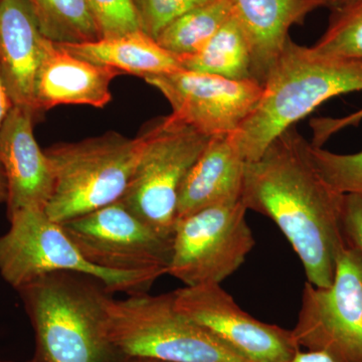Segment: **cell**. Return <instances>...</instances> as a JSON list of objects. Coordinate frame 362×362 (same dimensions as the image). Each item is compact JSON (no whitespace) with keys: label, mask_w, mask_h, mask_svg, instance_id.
I'll return each mask as SVG.
<instances>
[{"label":"cell","mask_w":362,"mask_h":362,"mask_svg":"<svg viewBox=\"0 0 362 362\" xmlns=\"http://www.w3.org/2000/svg\"><path fill=\"white\" fill-rule=\"evenodd\" d=\"M120 71L73 56L47 40L35 86L37 116L59 105L104 108L112 100L110 85Z\"/></svg>","instance_id":"5bb4252c"},{"label":"cell","mask_w":362,"mask_h":362,"mask_svg":"<svg viewBox=\"0 0 362 362\" xmlns=\"http://www.w3.org/2000/svg\"><path fill=\"white\" fill-rule=\"evenodd\" d=\"M310 153L317 170L333 189L341 194H362V149L337 154L311 144Z\"/></svg>","instance_id":"603a6c76"},{"label":"cell","mask_w":362,"mask_h":362,"mask_svg":"<svg viewBox=\"0 0 362 362\" xmlns=\"http://www.w3.org/2000/svg\"><path fill=\"white\" fill-rule=\"evenodd\" d=\"M291 331L300 349L335 362H362V258L356 249L347 245L340 252L329 287L305 282Z\"/></svg>","instance_id":"9c48e42d"},{"label":"cell","mask_w":362,"mask_h":362,"mask_svg":"<svg viewBox=\"0 0 362 362\" xmlns=\"http://www.w3.org/2000/svg\"><path fill=\"white\" fill-rule=\"evenodd\" d=\"M35 334L37 362H126L107 330L112 294L101 281L54 272L18 290Z\"/></svg>","instance_id":"3957f363"},{"label":"cell","mask_w":362,"mask_h":362,"mask_svg":"<svg viewBox=\"0 0 362 362\" xmlns=\"http://www.w3.org/2000/svg\"><path fill=\"white\" fill-rule=\"evenodd\" d=\"M213 0H132L140 30L153 40L185 13Z\"/></svg>","instance_id":"cb8c5ba5"},{"label":"cell","mask_w":362,"mask_h":362,"mask_svg":"<svg viewBox=\"0 0 362 362\" xmlns=\"http://www.w3.org/2000/svg\"><path fill=\"white\" fill-rule=\"evenodd\" d=\"M58 45L77 58L143 78L182 70L178 57L141 30L95 42Z\"/></svg>","instance_id":"ac0fdd59"},{"label":"cell","mask_w":362,"mask_h":362,"mask_svg":"<svg viewBox=\"0 0 362 362\" xmlns=\"http://www.w3.org/2000/svg\"><path fill=\"white\" fill-rule=\"evenodd\" d=\"M47 37L26 0L0 1V69L14 106L35 111V86Z\"/></svg>","instance_id":"9a60e30c"},{"label":"cell","mask_w":362,"mask_h":362,"mask_svg":"<svg viewBox=\"0 0 362 362\" xmlns=\"http://www.w3.org/2000/svg\"><path fill=\"white\" fill-rule=\"evenodd\" d=\"M290 362H335L329 356L316 351H302L301 349L295 354Z\"/></svg>","instance_id":"f1b7e54d"},{"label":"cell","mask_w":362,"mask_h":362,"mask_svg":"<svg viewBox=\"0 0 362 362\" xmlns=\"http://www.w3.org/2000/svg\"><path fill=\"white\" fill-rule=\"evenodd\" d=\"M361 121L362 109L349 116L342 117V118L321 117V118L312 119L310 127L313 136H312V142L310 143L313 146L322 147L324 143L329 140L333 135L349 126H357Z\"/></svg>","instance_id":"4316f807"},{"label":"cell","mask_w":362,"mask_h":362,"mask_svg":"<svg viewBox=\"0 0 362 362\" xmlns=\"http://www.w3.org/2000/svg\"><path fill=\"white\" fill-rule=\"evenodd\" d=\"M175 308L251 362H290L300 350L291 330L243 310L221 284L173 292Z\"/></svg>","instance_id":"7c38bea8"},{"label":"cell","mask_w":362,"mask_h":362,"mask_svg":"<svg viewBox=\"0 0 362 362\" xmlns=\"http://www.w3.org/2000/svg\"><path fill=\"white\" fill-rule=\"evenodd\" d=\"M242 197L178 218L168 275L185 287L221 284L256 244Z\"/></svg>","instance_id":"ba28073f"},{"label":"cell","mask_w":362,"mask_h":362,"mask_svg":"<svg viewBox=\"0 0 362 362\" xmlns=\"http://www.w3.org/2000/svg\"><path fill=\"white\" fill-rule=\"evenodd\" d=\"M145 141V130L135 138L109 131L45 150L54 175V192L45 214L64 223L121 201Z\"/></svg>","instance_id":"277c9868"},{"label":"cell","mask_w":362,"mask_h":362,"mask_svg":"<svg viewBox=\"0 0 362 362\" xmlns=\"http://www.w3.org/2000/svg\"><path fill=\"white\" fill-rule=\"evenodd\" d=\"M0 1H1V0H0Z\"/></svg>","instance_id":"e575fe53"},{"label":"cell","mask_w":362,"mask_h":362,"mask_svg":"<svg viewBox=\"0 0 362 362\" xmlns=\"http://www.w3.org/2000/svg\"><path fill=\"white\" fill-rule=\"evenodd\" d=\"M7 199V182L6 173H4V168H2L1 162H0V204L6 202Z\"/></svg>","instance_id":"f546056e"},{"label":"cell","mask_w":362,"mask_h":362,"mask_svg":"<svg viewBox=\"0 0 362 362\" xmlns=\"http://www.w3.org/2000/svg\"><path fill=\"white\" fill-rule=\"evenodd\" d=\"M232 4L251 47L252 80L262 86L290 37V28L324 7L317 0H232Z\"/></svg>","instance_id":"2e32d148"},{"label":"cell","mask_w":362,"mask_h":362,"mask_svg":"<svg viewBox=\"0 0 362 362\" xmlns=\"http://www.w3.org/2000/svg\"><path fill=\"white\" fill-rule=\"evenodd\" d=\"M0 362H13V361H0ZM28 362H37L35 361V359H33V361H28Z\"/></svg>","instance_id":"836d02e7"},{"label":"cell","mask_w":362,"mask_h":362,"mask_svg":"<svg viewBox=\"0 0 362 362\" xmlns=\"http://www.w3.org/2000/svg\"><path fill=\"white\" fill-rule=\"evenodd\" d=\"M362 90V62L331 58L287 40L254 111L233 133L243 158L256 161L276 138L324 102Z\"/></svg>","instance_id":"7a4b0ae2"},{"label":"cell","mask_w":362,"mask_h":362,"mask_svg":"<svg viewBox=\"0 0 362 362\" xmlns=\"http://www.w3.org/2000/svg\"><path fill=\"white\" fill-rule=\"evenodd\" d=\"M59 225L83 257L98 268L168 275L173 239L159 235L122 201Z\"/></svg>","instance_id":"30bf717a"},{"label":"cell","mask_w":362,"mask_h":362,"mask_svg":"<svg viewBox=\"0 0 362 362\" xmlns=\"http://www.w3.org/2000/svg\"><path fill=\"white\" fill-rule=\"evenodd\" d=\"M342 228L347 245L356 249L362 258V194H344Z\"/></svg>","instance_id":"484cf974"},{"label":"cell","mask_w":362,"mask_h":362,"mask_svg":"<svg viewBox=\"0 0 362 362\" xmlns=\"http://www.w3.org/2000/svg\"><path fill=\"white\" fill-rule=\"evenodd\" d=\"M180 61L182 70L230 80L254 81L249 40L233 13L201 52Z\"/></svg>","instance_id":"d6986e66"},{"label":"cell","mask_w":362,"mask_h":362,"mask_svg":"<svg viewBox=\"0 0 362 362\" xmlns=\"http://www.w3.org/2000/svg\"><path fill=\"white\" fill-rule=\"evenodd\" d=\"M33 112L14 106L0 127V162L7 182V218L18 211H45L54 175L51 161L33 134Z\"/></svg>","instance_id":"4fadbf2b"},{"label":"cell","mask_w":362,"mask_h":362,"mask_svg":"<svg viewBox=\"0 0 362 362\" xmlns=\"http://www.w3.org/2000/svg\"><path fill=\"white\" fill-rule=\"evenodd\" d=\"M310 142L291 127L256 161L245 164L242 201L271 218L301 259L307 281L332 284L338 256L347 246L342 228L344 194L317 170Z\"/></svg>","instance_id":"6da1fadb"},{"label":"cell","mask_w":362,"mask_h":362,"mask_svg":"<svg viewBox=\"0 0 362 362\" xmlns=\"http://www.w3.org/2000/svg\"><path fill=\"white\" fill-rule=\"evenodd\" d=\"M358 1V0H330L329 8L335 9L339 8V7L349 6V4H354V2Z\"/></svg>","instance_id":"4dcf8cb0"},{"label":"cell","mask_w":362,"mask_h":362,"mask_svg":"<svg viewBox=\"0 0 362 362\" xmlns=\"http://www.w3.org/2000/svg\"><path fill=\"white\" fill-rule=\"evenodd\" d=\"M11 226L0 235V275L18 290L35 279L54 272H77L101 281L110 294L147 293L156 273H126L98 268L83 257L62 226L45 211H18L8 218Z\"/></svg>","instance_id":"8992f818"},{"label":"cell","mask_w":362,"mask_h":362,"mask_svg":"<svg viewBox=\"0 0 362 362\" xmlns=\"http://www.w3.org/2000/svg\"><path fill=\"white\" fill-rule=\"evenodd\" d=\"M14 107L13 99L4 82V76H2L1 69H0V127L4 123L7 116L11 113V109Z\"/></svg>","instance_id":"83f0119b"},{"label":"cell","mask_w":362,"mask_h":362,"mask_svg":"<svg viewBox=\"0 0 362 362\" xmlns=\"http://www.w3.org/2000/svg\"><path fill=\"white\" fill-rule=\"evenodd\" d=\"M233 13L232 0H213L168 25L157 42L180 59L202 51Z\"/></svg>","instance_id":"44dd1931"},{"label":"cell","mask_w":362,"mask_h":362,"mask_svg":"<svg viewBox=\"0 0 362 362\" xmlns=\"http://www.w3.org/2000/svg\"><path fill=\"white\" fill-rule=\"evenodd\" d=\"M331 11L327 28L312 49L331 58L362 62V0Z\"/></svg>","instance_id":"7402d4cb"},{"label":"cell","mask_w":362,"mask_h":362,"mask_svg":"<svg viewBox=\"0 0 362 362\" xmlns=\"http://www.w3.org/2000/svg\"><path fill=\"white\" fill-rule=\"evenodd\" d=\"M145 82L170 104L171 118L206 137L237 132L256 108L263 86L185 70L151 76Z\"/></svg>","instance_id":"8fae6325"},{"label":"cell","mask_w":362,"mask_h":362,"mask_svg":"<svg viewBox=\"0 0 362 362\" xmlns=\"http://www.w3.org/2000/svg\"><path fill=\"white\" fill-rule=\"evenodd\" d=\"M245 164L233 134L211 137L181 187L177 220L206 207L240 199Z\"/></svg>","instance_id":"e0dca14e"},{"label":"cell","mask_w":362,"mask_h":362,"mask_svg":"<svg viewBox=\"0 0 362 362\" xmlns=\"http://www.w3.org/2000/svg\"><path fill=\"white\" fill-rule=\"evenodd\" d=\"M40 32L56 44H82L101 40L88 0H26Z\"/></svg>","instance_id":"ffe728a7"},{"label":"cell","mask_w":362,"mask_h":362,"mask_svg":"<svg viewBox=\"0 0 362 362\" xmlns=\"http://www.w3.org/2000/svg\"><path fill=\"white\" fill-rule=\"evenodd\" d=\"M107 330L126 358L170 362H251L175 308L173 293L110 296Z\"/></svg>","instance_id":"5b68a950"},{"label":"cell","mask_w":362,"mask_h":362,"mask_svg":"<svg viewBox=\"0 0 362 362\" xmlns=\"http://www.w3.org/2000/svg\"><path fill=\"white\" fill-rule=\"evenodd\" d=\"M101 39L140 30L132 0H88Z\"/></svg>","instance_id":"d4e9b609"},{"label":"cell","mask_w":362,"mask_h":362,"mask_svg":"<svg viewBox=\"0 0 362 362\" xmlns=\"http://www.w3.org/2000/svg\"><path fill=\"white\" fill-rule=\"evenodd\" d=\"M126 362H170L163 361H156V359H147V358H128Z\"/></svg>","instance_id":"1f68e13d"},{"label":"cell","mask_w":362,"mask_h":362,"mask_svg":"<svg viewBox=\"0 0 362 362\" xmlns=\"http://www.w3.org/2000/svg\"><path fill=\"white\" fill-rule=\"evenodd\" d=\"M145 132L141 156L121 201L159 235L173 239L181 187L211 138L170 116Z\"/></svg>","instance_id":"52a82bcc"},{"label":"cell","mask_w":362,"mask_h":362,"mask_svg":"<svg viewBox=\"0 0 362 362\" xmlns=\"http://www.w3.org/2000/svg\"><path fill=\"white\" fill-rule=\"evenodd\" d=\"M317 1L321 2L323 4L324 7L329 6L330 0H317Z\"/></svg>","instance_id":"d6a6232c"}]
</instances>
